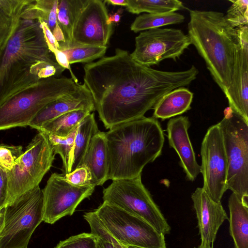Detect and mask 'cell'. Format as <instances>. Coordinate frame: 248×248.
I'll list each match as a JSON object with an SVG mask.
<instances>
[{"label": "cell", "mask_w": 248, "mask_h": 248, "mask_svg": "<svg viewBox=\"0 0 248 248\" xmlns=\"http://www.w3.org/2000/svg\"><path fill=\"white\" fill-rule=\"evenodd\" d=\"M193 248H213V246H210L209 247H203L200 245L199 246H198L197 247H194Z\"/></svg>", "instance_id": "obj_42"}, {"label": "cell", "mask_w": 248, "mask_h": 248, "mask_svg": "<svg viewBox=\"0 0 248 248\" xmlns=\"http://www.w3.org/2000/svg\"><path fill=\"white\" fill-rule=\"evenodd\" d=\"M4 210V208H3ZM3 225V214L0 217V232H1Z\"/></svg>", "instance_id": "obj_41"}, {"label": "cell", "mask_w": 248, "mask_h": 248, "mask_svg": "<svg viewBox=\"0 0 248 248\" xmlns=\"http://www.w3.org/2000/svg\"><path fill=\"white\" fill-rule=\"evenodd\" d=\"M141 176L112 180L103 190V201L142 218L164 235L169 234L170 227L143 185Z\"/></svg>", "instance_id": "obj_9"}, {"label": "cell", "mask_w": 248, "mask_h": 248, "mask_svg": "<svg viewBox=\"0 0 248 248\" xmlns=\"http://www.w3.org/2000/svg\"><path fill=\"white\" fill-rule=\"evenodd\" d=\"M198 220L201 245L213 246L218 231L225 220H229L221 202L214 201L202 187H198L191 195Z\"/></svg>", "instance_id": "obj_16"}, {"label": "cell", "mask_w": 248, "mask_h": 248, "mask_svg": "<svg viewBox=\"0 0 248 248\" xmlns=\"http://www.w3.org/2000/svg\"><path fill=\"white\" fill-rule=\"evenodd\" d=\"M31 0H0V48L13 34L24 7Z\"/></svg>", "instance_id": "obj_22"}, {"label": "cell", "mask_w": 248, "mask_h": 248, "mask_svg": "<svg viewBox=\"0 0 248 248\" xmlns=\"http://www.w3.org/2000/svg\"><path fill=\"white\" fill-rule=\"evenodd\" d=\"M83 1L84 0H58L57 21L65 40V44L60 46L59 49L71 45L74 23Z\"/></svg>", "instance_id": "obj_26"}, {"label": "cell", "mask_w": 248, "mask_h": 248, "mask_svg": "<svg viewBox=\"0 0 248 248\" xmlns=\"http://www.w3.org/2000/svg\"><path fill=\"white\" fill-rule=\"evenodd\" d=\"M230 233L235 248H248V205L232 193L228 200Z\"/></svg>", "instance_id": "obj_21"}, {"label": "cell", "mask_w": 248, "mask_h": 248, "mask_svg": "<svg viewBox=\"0 0 248 248\" xmlns=\"http://www.w3.org/2000/svg\"><path fill=\"white\" fill-rule=\"evenodd\" d=\"M128 248H137V247H128Z\"/></svg>", "instance_id": "obj_44"}, {"label": "cell", "mask_w": 248, "mask_h": 248, "mask_svg": "<svg viewBox=\"0 0 248 248\" xmlns=\"http://www.w3.org/2000/svg\"><path fill=\"white\" fill-rule=\"evenodd\" d=\"M64 178L68 182L77 186L93 185L91 173L84 166H80L70 172L64 174Z\"/></svg>", "instance_id": "obj_35"}, {"label": "cell", "mask_w": 248, "mask_h": 248, "mask_svg": "<svg viewBox=\"0 0 248 248\" xmlns=\"http://www.w3.org/2000/svg\"><path fill=\"white\" fill-rule=\"evenodd\" d=\"M22 148L20 145L0 144V167L6 172L10 171L23 154Z\"/></svg>", "instance_id": "obj_34"}, {"label": "cell", "mask_w": 248, "mask_h": 248, "mask_svg": "<svg viewBox=\"0 0 248 248\" xmlns=\"http://www.w3.org/2000/svg\"><path fill=\"white\" fill-rule=\"evenodd\" d=\"M189 16L187 35L191 44L225 94L231 83L238 41L237 29L231 26L219 12L191 10Z\"/></svg>", "instance_id": "obj_4"}, {"label": "cell", "mask_w": 248, "mask_h": 248, "mask_svg": "<svg viewBox=\"0 0 248 248\" xmlns=\"http://www.w3.org/2000/svg\"><path fill=\"white\" fill-rule=\"evenodd\" d=\"M232 4L227 10L225 18L235 29L248 26V0H230Z\"/></svg>", "instance_id": "obj_32"}, {"label": "cell", "mask_w": 248, "mask_h": 248, "mask_svg": "<svg viewBox=\"0 0 248 248\" xmlns=\"http://www.w3.org/2000/svg\"><path fill=\"white\" fill-rule=\"evenodd\" d=\"M95 187L75 186L64 179V174L52 173L42 189L43 221L53 224L66 216L72 215L80 203L92 195Z\"/></svg>", "instance_id": "obj_13"}, {"label": "cell", "mask_w": 248, "mask_h": 248, "mask_svg": "<svg viewBox=\"0 0 248 248\" xmlns=\"http://www.w3.org/2000/svg\"><path fill=\"white\" fill-rule=\"evenodd\" d=\"M107 46H78L67 47L59 49L66 55L70 63L92 62L103 57Z\"/></svg>", "instance_id": "obj_31"}, {"label": "cell", "mask_w": 248, "mask_h": 248, "mask_svg": "<svg viewBox=\"0 0 248 248\" xmlns=\"http://www.w3.org/2000/svg\"><path fill=\"white\" fill-rule=\"evenodd\" d=\"M58 0H31L23 9L21 19L42 21L52 32L59 25L57 21Z\"/></svg>", "instance_id": "obj_24"}, {"label": "cell", "mask_w": 248, "mask_h": 248, "mask_svg": "<svg viewBox=\"0 0 248 248\" xmlns=\"http://www.w3.org/2000/svg\"><path fill=\"white\" fill-rule=\"evenodd\" d=\"M201 155L202 188L214 201L221 202L227 190L228 163L218 124L208 129L202 143Z\"/></svg>", "instance_id": "obj_12"}, {"label": "cell", "mask_w": 248, "mask_h": 248, "mask_svg": "<svg viewBox=\"0 0 248 248\" xmlns=\"http://www.w3.org/2000/svg\"><path fill=\"white\" fill-rule=\"evenodd\" d=\"M126 10L129 12L139 14H156L173 12L185 9L183 3L178 0H127Z\"/></svg>", "instance_id": "obj_28"}, {"label": "cell", "mask_w": 248, "mask_h": 248, "mask_svg": "<svg viewBox=\"0 0 248 248\" xmlns=\"http://www.w3.org/2000/svg\"><path fill=\"white\" fill-rule=\"evenodd\" d=\"M83 217L90 226L91 232L97 237L98 248H128L109 232L99 220L95 211L85 213Z\"/></svg>", "instance_id": "obj_29"}, {"label": "cell", "mask_w": 248, "mask_h": 248, "mask_svg": "<svg viewBox=\"0 0 248 248\" xmlns=\"http://www.w3.org/2000/svg\"><path fill=\"white\" fill-rule=\"evenodd\" d=\"M218 123L228 163L227 189L248 205V123L229 107Z\"/></svg>", "instance_id": "obj_6"}, {"label": "cell", "mask_w": 248, "mask_h": 248, "mask_svg": "<svg viewBox=\"0 0 248 248\" xmlns=\"http://www.w3.org/2000/svg\"><path fill=\"white\" fill-rule=\"evenodd\" d=\"M108 180L131 179L161 154L165 138L158 120L141 118L116 125L105 132Z\"/></svg>", "instance_id": "obj_3"}, {"label": "cell", "mask_w": 248, "mask_h": 248, "mask_svg": "<svg viewBox=\"0 0 248 248\" xmlns=\"http://www.w3.org/2000/svg\"><path fill=\"white\" fill-rule=\"evenodd\" d=\"M50 52L39 22L20 19L0 48V105L24 88L65 70Z\"/></svg>", "instance_id": "obj_2"}, {"label": "cell", "mask_w": 248, "mask_h": 248, "mask_svg": "<svg viewBox=\"0 0 248 248\" xmlns=\"http://www.w3.org/2000/svg\"><path fill=\"white\" fill-rule=\"evenodd\" d=\"M38 21L39 22L41 28L43 30L48 48L50 51L53 53L56 50L59 49V43L56 40L46 23L42 21Z\"/></svg>", "instance_id": "obj_36"}, {"label": "cell", "mask_w": 248, "mask_h": 248, "mask_svg": "<svg viewBox=\"0 0 248 248\" xmlns=\"http://www.w3.org/2000/svg\"><path fill=\"white\" fill-rule=\"evenodd\" d=\"M90 113L86 110L71 111L46 123L37 130L65 137L76 129Z\"/></svg>", "instance_id": "obj_25"}, {"label": "cell", "mask_w": 248, "mask_h": 248, "mask_svg": "<svg viewBox=\"0 0 248 248\" xmlns=\"http://www.w3.org/2000/svg\"><path fill=\"white\" fill-rule=\"evenodd\" d=\"M108 18L104 1L84 0L74 23L71 44L67 47L107 46L113 31V24H108Z\"/></svg>", "instance_id": "obj_14"}, {"label": "cell", "mask_w": 248, "mask_h": 248, "mask_svg": "<svg viewBox=\"0 0 248 248\" xmlns=\"http://www.w3.org/2000/svg\"><path fill=\"white\" fill-rule=\"evenodd\" d=\"M79 84L71 78L51 77L19 91L0 105V131L28 126L46 105Z\"/></svg>", "instance_id": "obj_5"}, {"label": "cell", "mask_w": 248, "mask_h": 248, "mask_svg": "<svg viewBox=\"0 0 248 248\" xmlns=\"http://www.w3.org/2000/svg\"><path fill=\"white\" fill-rule=\"evenodd\" d=\"M53 54L56 62L62 68L68 69L71 75V78L75 82L78 83V80L71 69L70 64L65 54L59 49L56 50L53 52Z\"/></svg>", "instance_id": "obj_37"}, {"label": "cell", "mask_w": 248, "mask_h": 248, "mask_svg": "<svg viewBox=\"0 0 248 248\" xmlns=\"http://www.w3.org/2000/svg\"><path fill=\"white\" fill-rule=\"evenodd\" d=\"M193 93L185 87L163 96L154 107L153 117L164 120L182 114L191 108Z\"/></svg>", "instance_id": "obj_20"}, {"label": "cell", "mask_w": 248, "mask_h": 248, "mask_svg": "<svg viewBox=\"0 0 248 248\" xmlns=\"http://www.w3.org/2000/svg\"><path fill=\"white\" fill-rule=\"evenodd\" d=\"M105 228L127 247L167 248L164 235L142 218L103 202L94 211Z\"/></svg>", "instance_id": "obj_10"}, {"label": "cell", "mask_w": 248, "mask_h": 248, "mask_svg": "<svg viewBox=\"0 0 248 248\" xmlns=\"http://www.w3.org/2000/svg\"><path fill=\"white\" fill-rule=\"evenodd\" d=\"M105 3L113 5L127 6L128 4L127 0H106L104 1Z\"/></svg>", "instance_id": "obj_40"}, {"label": "cell", "mask_w": 248, "mask_h": 248, "mask_svg": "<svg viewBox=\"0 0 248 248\" xmlns=\"http://www.w3.org/2000/svg\"><path fill=\"white\" fill-rule=\"evenodd\" d=\"M84 84L106 129L144 116L171 91L189 85L199 73L192 65L180 71H166L141 65L126 50L86 64Z\"/></svg>", "instance_id": "obj_1"}, {"label": "cell", "mask_w": 248, "mask_h": 248, "mask_svg": "<svg viewBox=\"0 0 248 248\" xmlns=\"http://www.w3.org/2000/svg\"><path fill=\"white\" fill-rule=\"evenodd\" d=\"M190 123L187 117L180 116L170 119L167 125L169 144L177 153L187 179L193 181L200 173L195 152L189 137Z\"/></svg>", "instance_id": "obj_17"}, {"label": "cell", "mask_w": 248, "mask_h": 248, "mask_svg": "<svg viewBox=\"0 0 248 248\" xmlns=\"http://www.w3.org/2000/svg\"><path fill=\"white\" fill-rule=\"evenodd\" d=\"M94 113H90L78 125L74 140L71 171L78 167L84 156L91 140L99 131Z\"/></svg>", "instance_id": "obj_23"}, {"label": "cell", "mask_w": 248, "mask_h": 248, "mask_svg": "<svg viewBox=\"0 0 248 248\" xmlns=\"http://www.w3.org/2000/svg\"><path fill=\"white\" fill-rule=\"evenodd\" d=\"M43 194L39 186L6 204L0 248H27L32 234L43 221Z\"/></svg>", "instance_id": "obj_7"}, {"label": "cell", "mask_w": 248, "mask_h": 248, "mask_svg": "<svg viewBox=\"0 0 248 248\" xmlns=\"http://www.w3.org/2000/svg\"><path fill=\"white\" fill-rule=\"evenodd\" d=\"M55 248H98L97 237L91 232L81 233L60 241Z\"/></svg>", "instance_id": "obj_33"}, {"label": "cell", "mask_w": 248, "mask_h": 248, "mask_svg": "<svg viewBox=\"0 0 248 248\" xmlns=\"http://www.w3.org/2000/svg\"><path fill=\"white\" fill-rule=\"evenodd\" d=\"M184 20V16L175 12L143 14L135 18L130 26V29L134 32H138L166 25L180 24Z\"/></svg>", "instance_id": "obj_27"}, {"label": "cell", "mask_w": 248, "mask_h": 248, "mask_svg": "<svg viewBox=\"0 0 248 248\" xmlns=\"http://www.w3.org/2000/svg\"><path fill=\"white\" fill-rule=\"evenodd\" d=\"M76 110H95L91 94L83 84H79L75 91L63 95L46 105L29 124L36 130L46 123L67 112Z\"/></svg>", "instance_id": "obj_18"}, {"label": "cell", "mask_w": 248, "mask_h": 248, "mask_svg": "<svg viewBox=\"0 0 248 248\" xmlns=\"http://www.w3.org/2000/svg\"><path fill=\"white\" fill-rule=\"evenodd\" d=\"M231 83L225 93L229 108L248 123V28H237Z\"/></svg>", "instance_id": "obj_15"}, {"label": "cell", "mask_w": 248, "mask_h": 248, "mask_svg": "<svg viewBox=\"0 0 248 248\" xmlns=\"http://www.w3.org/2000/svg\"><path fill=\"white\" fill-rule=\"evenodd\" d=\"M80 166L89 170L95 186H102L108 180V155L104 132L99 131L93 135Z\"/></svg>", "instance_id": "obj_19"}, {"label": "cell", "mask_w": 248, "mask_h": 248, "mask_svg": "<svg viewBox=\"0 0 248 248\" xmlns=\"http://www.w3.org/2000/svg\"><path fill=\"white\" fill-rule=\"evenodd\" d=\"M78 127L65 137L45 133L47 137L54 154H59L62 158L63 174L71 172L73 148Z\"/></svg>", "instance_id": "obj_30"}, {"label": "cell", "mask_w": 248, "mask_h": 248, "mask_svg": "<svg viewBox=\"0 0 248 248\" xmlns=\"http://www.w3.org/2000/svg\"><path fill=\"white\" fill-rule=\"evenodd\" d=\"M190 45L188 35L181 30L153 29L136 37L135 48L130 54L140 64L150 67L166 59L175 61Z\"/></svg>", "instance_id": "obj_11"}, {"label": "cell", "mask_w": 248, "mask_h": 248, "mask_svg": "<svg viewBox=\"0 0 248 248\" xmlns=\"http://www.w3.org/2000/svg\"><path fill=\"white\" fill-rule=\"evenodd\" d=\"M123 12L122 9H119L115 13L108 15V23L109 24H112L113 23H118L121 19V15Z\"/></svg>", "instance_id": "obj_39"}, {"label": "cell", "mask_w": 248, "mask_h": 248, "mask_svg": "<svg viewBox=\"0 0 248 248\" xmlns=\"http://www.w3.org/2000/svg\"><path fill=\"white\" fill-rule=\"evenodd\" d=\"M55 155L46 135L38 131L19 157L16 164L10 171L6 172L5 205L39 186L51 167Z\"/></svg>", "instance_id": "obj_8"}, {"label": "cell", "mask_w": 248, "mask_h": 248, "mask_svg": "<svg viewBox=\"0 0 248 248\" xmlns=\"http://www.w3.org/2000/svg\"><path fill=\"white\" fill-rule=\"evenodd\" d=\"M7 188L6 171L0 167V207L3 208L6 204Z\"/></svg>", "instance_id": "obj_38"}, {"label": "cell", "mask_w": 248, "mask_h": 248, "mask_svg": "<svg viewBox=\"0 0 248 248\" xmlns=\"http://www.w3.org/2000/svg\"><path fill=\"white\" fill-rule=\"evenodd\" d=\"M3 208L0 207V217L3 214Z\"/></svg>", "instance_id": "obj_43"}]
</instances>
